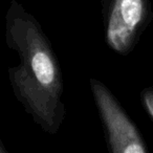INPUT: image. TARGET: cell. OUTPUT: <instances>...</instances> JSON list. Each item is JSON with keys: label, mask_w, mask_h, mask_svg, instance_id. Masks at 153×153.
<instances>
[{"label": "cell", "mask_w": 153, "mask_h": 153, "mask_svg": "<svg viewBox=\"0 0 153 153\" xmlns=\"http://www.w3.org/2000/svg\"><path fill=\"white\" fill-rule=\"evenodd\" d=\"M5 42L19 58L7 68L16 99L43 131L56 134L66 115L59 60L38 20L16 0L5 15Z\"/></svg>", "instance_id": "obj_1"}, {"label": "cell", "mask_w": 153, "mask_h": 153, "mask_svg": "<svg viewBox=\"0 0 153 153\" xmlns=\"http://www.w3.org/2000/svg\"><path fill=\"white\" fill-rule=\"evenodd\" d=\"M104 38L114 53L127 56L153 17L150 0H100Z\"/></svg>", "instance_id": "obj_2"}, {"label": "cell", "mask_w": 153, "mask_h": 153, "mask_svg": "<svg viewBox=\"0 0 153 153\" xmlns=\"http://www.w3.org/2000/svg\"><path fill=\"white\" fill-rule=\"evenodd\" d=\"M89 84L104 128L108 151L111 153L148 152L137 127L109 88L94 78H90Z\"/></svg>", "instance_id": "obj_3"}, {"label": "cell", "mask_w": 153, "mask_h": 153, "mask_svg": "<svg viewBox=\"0 0 153 153\" xmlns=\"http://www.w3.org/2000/svg\"><path fill=\"white\" fill-rule=\"evenodd\" d=\"M140 100L143 106L153 121V87H147L140 92Z\"/></svg>", "instance_id": "obj_4"}, {"label": "cell", "mask_w": 153, "mask_h": 153, "mask_svg": "<svg viewBox=\"0 0 153 153\" xmlns=\"http://www.w3.org/2000/svg\"><path fill=\"white\" fill-rule=\"evenodd\" d=\"M7 148L4 147L2 140H1V138H0V153H7Z\"/></svg>", "instance_id": "obj_5"}, {"label": "cell", "mask_w": 153, "mask_h": 153, "mask_svg": "<svg viewBox=\"0 0 153 153\" xmlns=\"http://www.w3.org/2000/svg\"><path fill=\"white\" fill-rule=\"evenodd\" d=\"M0 61H1V56H0Z\"/></svg>", "instance_id": "obj_6"}]
</instances>
